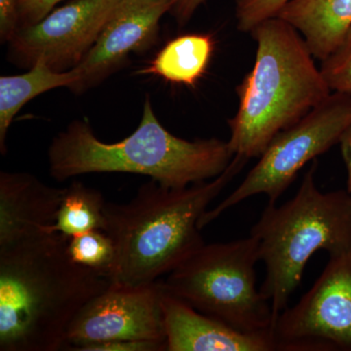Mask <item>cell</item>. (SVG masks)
<instances>
[{"mask_svg":"<svg viewBox=\"0 0 351 351\" xmlns=\"http://www.w3.org/2000/svg\"><path fill=\"white\" fill-rule=\"evenodd\" d=\"M69 239L43 233L0 248V351L64 350L76 315L112 283L71 260Z\"/></svg>","mask_w":351,"mask_h":351,"instance_id":"1","label":"cell"},{"mask_svg":"<svg viewBox=\"0 0 351 351\" xmlns=\"http://www.w3.org/2000/svg\"><path fill=\"white\" fill-rule=\"evenodd\" d=\"M248 161L234 156L218 177L184 188H169L152 180L129 202L106 203L104 232L117 254L110 282H156L203 246L201 217Z\"/></svg>","mask_w":351,"mask_h":351,"instance_id":"2","label":"cell"},{"mask_svg":"<svg viewBox=\"0 0 351 351\" xmlns=\"http://www.w3.org/2000/svg\"><path fill=\"white\" fill-rule=\"evenodd\" d=\"M233 157L225 141H186L166 130L149 96L140 125L121 142H101L87 122L75 120L53 138L48 149L50 176L58 182L92 173H129L147 176L169 188L215 179Z\"/></svg>","mask_w":351,"mask_h":351,"instance_id":"3","label":"cell"},{"mask_svg":"<svg viewBox=\"0 0 351 351\" xmlns=\"http://www.w3.org/2000/svg\"><path fill=\"white\" fill-rule=\"evenodd\" d=\"M251 34L255 64L237 88L239 110L228 121L230 149L248 160L332 93L304 38L289 23L276 16Z\"/></svg>","mask_w":351,"mask_h":351,"instance_id":"4","label":"cell"},{"mask_svg":"<svg viewBox=\"0 0 351 351\" xmlns=\"http://www.w3.org/2000/svg\"><path fill=\"white\" fill-rule=\"evenodd\" d=\"M317 168L315 159L294 197L279 206L269 203L251 230L267 271L260 291L271 306L274 324L314 254L332 255L351 246V193L321 191L315 184Z\"/></svg>","mask_w":351,"mask_h":351,"instance_id":"5","label":"cell"},{"mask_svg":"<svg viewBox=\"0 0 351 351\" xmlns=\"http://www.w3.org/2000/svg\"><path fill=\"white\" fill-rule=\"evenodd\" d=\"M260 262L253 237L204 244L161 281L196 311L244 332L272 331L271 306L257 288Z\"/></svg>","mask_w":351,"mask_h":351,"instance_id":"6","label":"cell"},{"mask_svg":"<svg viewBox=\"0 0 351 351\" xmlns=\"http://www.w3.org/2000/svg\"><path fill=\"white\" fill-rule=\"evenodd\" d=\"M351 127V94L332 92L326 100L292 126L277 134L241 184L199 221L203 228L252 196L276 203L311 161L339 144Z\"/></svg>","mask_w":351,"mask_h":351,"instance_id":"7","label":"cell"},{"mask_svg":"<svg viewBox=\"0 0 351 351\" xmlns=\"http://www.w3.org/2000/svg\"><path fill=\"white\" fill-rule=\"evenodd\" d=\"M278 351H351V246L329 255L326 267L274 329Z\"/></svg>","mask_w":351,"mask_h":351,"instance_id":"8","label":"cell"},{"mask_svg":"<svg viewBox=\"0 0 351 351\" xmlns=\"http://www.w3.org/2000/svg\"><path fill=\"white\" fill-rule=\"evenodd\" d=\"M121 0H75L43 20L20 27L9 41V58L21 68L43 61L64 73L80 64Z\"/></svg>","mask_w":351,"mask_h":351,"instance_id":"9","label":"cell"},{"mask_svg":"<svg viewBox=\"0 0 351 351\" xmlns=\"http://www.w3.org/2000/svg\"><path fill=\"white\" fill-rule=\"evenodd\" d=\"M162 294L159 280L142 286L110 283L76 315L64 350L117 341L166 343Z\"/></svg>","mask_w":351,"mask_h":351,"instance_id":"10","label":"cell"},{"mask_svg":"<svg viewBox=\"0 0 351 351\" xmlns=\"http://www.w3.org/2000/svg\"><path fill=\"white\" fill-rule=\"evenodd\" d=\"M177 0H121L100 36L80 64L69 89L82 94L105 80L131 53L147 49L156 40L159 22Z\"/></svg>","mask_w":351,"mask_h":351,"instance_id":"11","label":"cell"},{"mask_svg":"<svg viewBox=\"0 0 351 351\" xmlns=\"http://www.w3.org/2000/svg\"><path fill=\"white\" fill-rule=\"evenodd\" d=\"M162 311L167 351H278L272 331H239L164 287Z\"/></svg>","mask_w":351,"mask_h":351,"instance_id":"12","label":"cell"},{"mask_svg":"<svg viewBox=\"0 0 351 351\" xmlns=\"http://www.w3.org/2000/svg\"><path fill=\"white\" fill-rule=\"evenodd\" d=\"M64 191L29 173H0V248L48 233Z\"/></svg>","mask_w":351,"mask_h":351,"instance_id":"13","label":"cell"},{"mask_svg":"<svg viewBox=\"0 0 351 351\" xmlns=\"http://www.w3.org/2000/svg\"><path fill=\"white\" fill-rule=\"evenodd\" d=\"M276 16L295 27L314 59L322 62L351 29V0H289Z\"/></svg>","mask_w":351,"mask_h":351,"instance_id":"14","label":"cell"},{"mask_svg":"<svg viewBox=\"0 0 351 351\" xmlns=\"http://www.w3.org/2000/svg\"><path fill=\"white\" fill-rule=\"evenodd\" d=\"M213 51L214 40L209 34H186L166 44L149 66L138 73L195 86L206 71Z\"/></svg>","mask_w":351,"mask_h":351,"instance_id":"15","label":"cell"},{"mask_svg":"<svg viewBox=\"0 0 351 351\" xmlns=\"http://www.w3.org/2000/svg\"><path fill=\"white\" fill-rule=\"evenodd\" d=\"M76 80L73 69L59 73L43 61L36 62L27 73L0 77V151L6 152L9 127L18 112L39 95L60 87L69 88Z\"/></svg>","mask_w":351,"mask_h":351,"instance_id":"16","label":"cell"},{"mask_svg":"<svg viewBox=\"0 0 351 351\" xmlns=\"http://www.w3.org/2000/svg\"><path fill=\"white\" fill-rule=\"evenodd\" d=\"M107 201L97 189L73 182L66 186L56 221L48 233L59 232L71 237L90 230L105 228Z\"/></svg>","mask_w":351,"mask_h":351,"instance_id":"17","label":"cell"},{"mask_svg":"<svg viewBox=\"0 0 351 351\" xmlns=\"http://www.w3.org/2000/svg\"><path fill=\"white\" fill-rule=\"evenodd\" d=\"M68 253L73 262L110 280L117 254L112 239L103 230L69 237Z\"/></svg>","mask_w":351,"mask_h":351,"instance_id":"18","label":"cell"},{"mask_svg":"<svg viewBox=\"0 0 351 351\" xmlns=\"http://www.w3.org/2000/svg\"><path fill=\"white\" fill-rule=\"evenodd\" d=\"M320 69L332 92L351 94V29L338 49L321 62Z\"/></svg>","mask_w":351,"mask_h":351,"instance_id":"19","label":"cell"},{"mask_svg":"<svg viewBox=\"0 0 351 351\" xmlns=\"http://www.w3.org/2000/svg\"><path fill=\"white\" fill-rule=\"evenodd\" d=\"M289 0H235L237 29L251 32L263 21L276 17Z\"/></svg>","mask_w":351,"mask_h":351,"instance_id":"20","label":"cell"},{"mask_svg":"<svg viewBox=\"0 0 351 351\" xmlns=\"http://www.w3.org/2000/svg\"><path fill=\"white\" fill-rule=\"evenodd\" d=\"M61 1L62 0H18L20 27L34 25L43 20Z\"/></svg>","mask_w":351,"mask_h":351,"instance_id":"21","label":"cell"},{"mask_svg":"<svg viewBox=\"0 0 351 351\" xmlns=\"http://www.w3.org/2000/svg\"><path fill=\"white\" fill-rule=\"evenodd\" d=\"M80 351H167L163 341H117L84 346Z\"/></svg>","mask_w":351,"mask_h":351,"instance_id":"22","label":"cell"},{"mask_svg":"<svg viewBox=\"0 0 351 351\" xmlns=\"http://www.w3.org/2000/svg\"><path fill=\"white\" fill-rule=\"evenodd\" d=\"M20 27L18 0H0V38L9 43Z\"/></svg>","mask_w":351,"mask_h":351,"instance_id":"23","label":"cell"},{"mask_svg":"<svg viewBox=\"0 0 351 351\" xmlns=\"http://www.w3.org/2000/svg\"><path fill=\"white\" fill-rule=\"evenodd\" d=\"M204 1L205 0H177L172 9L176 19L181 25L186 24Z\"/></svg>","mask_w":351,"mask_h":351,"instance_id":"24","label":"cell"},{"mask_svg":"<svg viewBox=\"0 0 351 351\" xmlns=\"http://www.w3.org/2000/svg\"><path fill=\"white\" fill-rule=\"evenodd\" d=\"M339 145H341V156H343V162L346 164V174H348L346 191L351 193V127L341 138Z\"/></svg>","mask_w":351,"mask_h":351,"instance_id":"25","label":"cell"}]
</instances>
